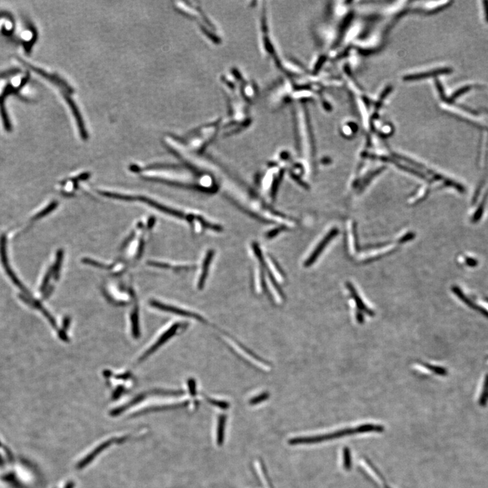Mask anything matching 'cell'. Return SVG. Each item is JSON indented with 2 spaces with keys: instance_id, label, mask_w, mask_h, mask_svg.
Masks as SVG:
<instances>
[{
  "instance_id": "obj_1",
  "label": "cell",
  "mask_w": 488,
  "mask_h": 488,
  "mask_svg": "<svg viewBox=\"0 0 488 488\" xmlns=\"http://www.w3.org/2000/svg\"><path fill=\"white\" fill-rule=\"evenodd\" d=\"M30 72L21 69H12L0 73V121L6 132L12 130V122L7 111L9 98L19 96L30 81Z\"/></svg>"
},
{
  "instance_id": "obj_2",
  "label": "cell",
  "mask_w": 488,
  "mask_h": 488,
  "mask_svg": "<svg viewBox=\"0 0 488 488\" xmlns=\"http://www.w3.org/2000/svg\"><path fill=\"white\" fill-rule=\"evenodd\" d=\"M382 431H383V427L382 426L364 425L354 428V429L340 430V431H336V432L329 433V434L326 435H317V436L312 437H303V438L292 439V440L289 441V444H292V445L316 444L334 440V439L336 438H342V437L358 434V433L382 432Z\"/></svg>"
},
{
  "instance_id": "obj_3",
  "label": "cell",
  "mask_w": 488,
  "mask_h": 488,
  "mask_svg": "<svg viewBox=\"0 0 488 488\" xmlns=\"http://www.w3.org/2000/svg\"><path fill=\"white\" fill-rule=\"evenodd\" d=\"M15 37L25 52H29L32 50L36 43L37 34L32 25L25 23L20 27L19 32L16 33Z\"/></svg>"
},
{
  "instance_id": "obj_4",
  "label": "cell",
  "mask_w": 488,
  "mask_h": 488,
  "mask_svg": "<svg viewBox=\"0 0 488 488\" xmlns=\"http://www.w3.org/2000/svg\"><path fill=\"white\" fill-rule=\"evenodd\" d=\"M151 305L154 306V307L161 309L162 311H167V312L171 313H174V314L178 315V316H180L197 319V320H199L200 322H203V319L202 318L201 316H199V315L190 312V311L183 310V309H180V308L173 307V306L170 305H164V304L160 303L159 302L156 301V300H153V301L151 302Z\"/></svg>"
},
{
  "instance_id": "obj_5",
  "label": "cell",
  "mask_w": 488,
  "mask_h": 488,
  "mask_svg": "<svg viewBox=\"0 0 488 488\" xmlns=\"http://www.w3.org/2000/svg\"><path fill=\"white\" fill-rule=\"evenodd\" d=\"M179 327V324H175L174 325H173L172 327H170V329H167L166 332H165L164 334L160 337L159 340L157 341L156 343H155L154 345L152 346V348H150V349H149L148 351H146V353H145V354L141 357L140 360H141V361H143V360L146 359L147 357L150 356L151 354H152L155 351H156L157 349L160 347V346H162L163 344H164L167 340L170 339L171 337L175 334L176 331H177V329Z\"/></svg>"
},
{
  "instance_id": "obj_6",
  "label": "cell",
  "mask_w": 488,
  "mask_h": 488,
  "mask_svg": "<svg viewBox=\"0 0 488 488\" xmlns=\"http://www.w3.org/2000/svg\"><path fill=\"white\" fill-rule=\"evenodd\" d=\"M347 286L349 290L350 291L351 296H352L353 300H355V303L356 304L357 306V311H361L362 313H365L366 314L368 315L369 316H374V312L371 310V309H368L365 304H364L363 300L359 296L358 293H357L356 289H355L354 286L351 283H347Z\"/></svg>"
},
{
  "instance_id": "obj_7",
  "label": "cell",
  "mask_w": 488,
  "mask_h": 488,
  "mask_svg": "<svg viewBox=\"0 0 488 488\" xmlns=\"http://www.w3.org/2000/svg\"><path fill=\"white\" fill-rule=\"evenodd\" d=\"M336 234L337 230H336V229H334V230L330 231V232L327 234V236L325 237L323 240H322L321 244H320V245L317 247L316 251L313 253V254L311 255V257L308 259L307 262H306L305 265L307 266V267H309V266H310L311 264L314 263V261H316V258L318 257L319 254L322 252V250H323L324 247L326 246L327 244L329 243V242L330 241V240H332Z\"/></svg>"
},
{
  "instance_id": "obj_8",
  "label": "cell",
  "mask_w": 488,
  "mask_h": 488,
  "mask_svg": "<svg viewBox=\"0 0 488 488\" xmlns=\"http://www.w3.org/2000/svg\"><path fill=\"white\" fill-rule=\"evenodd\" d=\"M226 416L221 415L218 418L217 427V443L218 446H222L223 444L224 439H225V431L226 425Z\"/></svg>"
},
{
  "instance_id": "obj_9",
  "label": "cell",
  "mask_w": 488,
  "mask_h": 488,
  "mask_svg": "<svg viewBox=\"0 0 488 488\" xmlns=\"http://www.w3.org/2000/svg\"><path fill=\"white\" fill-rule=\"evenodd\" d=\"M344 467L346 470L351 468V458L350 450L348 447H345L343 451Z\"/></svg>"
},
{
  "instance_id": "obj_10",
  "label": "cell",
  "mask_w": 488,
  "mask_h": 488,
  "mask_svg": "<svg viewBox=\"0 0 488 488\" xmlns=\"http://www.w3.org/2000/svg\"><path fill=\"white\" fill-rule=\"evenodd\" d=\"M269 395L268 393H263L262 394L259 395L257 397H255V398H252V400L249 401V404L251 405H256L261 403V402H264V401L267 400L269 398Z\"/></svg>"
},
{
  "instance_id": "obj_11",
  "label": "cell",
  "mask_w": 488,
  "mask_h": 488,
  "mask_svg": "<svg viewBox=\"0 0 488 488\" xmlns=\"http://www.w3.org/2000/svg\"><path fill=\"white\" fill-rule=\"evenodd\" d=\"M207 400L208 401L209 403L212 404L213 406H216V407H220V408L223 409L229 408V403L224 402V401L213 400V399L210 398H207Z\"/></svg>"
},
{
  "instance_id": "obj_12",
  "label": "cell",
  "mask_w": 488,
  "mask_h": 488,
  "mask_svg": "<svg viewBox=\"0 0 488 488\" xmlns=\"http://www.w3.org/2000/svg\"><path fill=\"white\" fill-rule=\"evenodd\" d=\"M425 366L428 369L432 371L433 372L435 373V374L438 375L446 374V369L442 368V367H438V366L429 365V364H425Z\"/></svg>"
},
{
  "instance_id": "obj_13",
  "label": "cell",
  "mask_w": 488,
  "mask_h": 488,
  "mask_svg": "<svg viewBox=\"0 0 488 488\" xmlns=\"http://www.w3.org/2000/svg\"><path fill=\"white\" fill-rule=\"evenodd\" d=\"M488 398V375L486 377L485 382H484V392L482 394V398H481L480 402L482 404H484L486 402V400Z\"/></svg>"
},
{
  "instance_id": "obj_14",
  "label": "cell",
  "mask_w": 488,
  "mask_h": 488,
  "mask_svg": "<svg viewBox=\"0 0 488 488\" xmlns=\"http://www.w3.org/2000/svg\"><path fill=\"white\" fill-rule=\"evenodd\" d=\"M188 387L189 392L193 396L196 395V382L194 379H189L188 380Z\"/></svg>"
},
{
  "instance_id": "obj_15",
  "label": "cell",
  "mask_w": 488,
  "mask_h": 488,
  "mask_svg": "<svg viewBox=\"0 0 488 488\" xmlns=\"http://www.w3.org/2000/svg\"><path fill=\"white\" fill-rule=\"evenodd\" d=\"M356 318L357 322L359 324H363L364 322V313L361 312V311H357L356 314Z\"/></svg>"
},
{
  "instance_id": "obj_16",
  "label": "cell",
  "mask_w": 488,
  "mask_h": 488,
  "mask_svg": "<svg viewBox=\"0 0 488 488\" xmlns=\"http://www.w3.org/2000/svg\"><path fill=\"white\" fill-rule=\"evenodd\" d=\"M470 88H471L470 87H464V88L460 89V90H459L458 92H456L454 97L455 98L457 97V96L462 95V94H463L464 93L468 92V91L470 90Z\"/></svg>"
},
{
  "instance_id": "obj_17",
  "label": "cell",
  "mask_w": 488,
  "mask_h": 488,
  "mask_svg": "<svg viewBox=\"0 0 488 488\" xmlns=\"http://www.w3.org/2000/svg\"><path fill=\"white\" fill-rule=\"evenodd\" d=\"M484 8H485V11H486V20H487V21L488 22V1H484Z\"/></svg>"
},
{
  "instance_id": "obj_18",
  "label": "cell",
  "mask_w": 488,
  "mask_h": 488,
  "mask_svg": "<svg viewBox=\"0 0 488 488\" xmlns=\"http://www.w3.org/2000/svg\"><path fill=\"white\" fill-rule=\"evenodd\" d=\"M386 488H389V487H386Z\"/></svg>"
}]
</instances>
